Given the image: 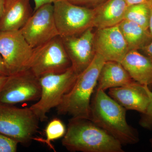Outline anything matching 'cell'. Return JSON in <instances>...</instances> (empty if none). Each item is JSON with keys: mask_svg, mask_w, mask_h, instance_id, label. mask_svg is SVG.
Wrapping results in <instances>:
<instances>
[{"mask_svg": "<svg viewBox=\"0 0 152 152\" xmlns=\"http://www.w3.org/2000/svg\"><path fill=\"white\" fill-rule=\"evenodd\" d=\"M91 100L90 120L122 145L138 142L137 131L127 122L126 110L105 91L97 88Z\"/></svg>", "mask_w": 152, "mask_h": 152, "instance_id": "cell-1", "label": "cell"}, {"mask_svg": "<svg viewBox=\"0 0 152 152\" xmlns=\"http://www.w3.org/2000/svg\"><path fill=\"white\" fill-rule=\"evenodd\" d=\"M62 143L71 152H124L119 141L91 120L84 118L69 120Z\"/></svg>", "mask_w": 152, "mask_h": 152, "instance_id": "cell-2", "label": "cell"}, {"mask_svg": "<svg viewBox=\"0 0 152 152\" xmlns=\"http://www.w3.org/2000/svg\"><path fill=\"white\" fill-rule=\"evenodd\" d=\"M105 61L103 57L96 53L92 62L77 75L70 90L56 108L58 114L90 119L91 100Z\"/></svg>", "mask_w": 152, "mask_h": 152, "instance_id": "cell-3", "label": "cell"}, {"mask_svg": "<svg viewBox=\"0 0 152 152\" xmlns=\"http://www.w3.org/2000/svg\"><path fill=\"white\" fill-rule=\"evenodd\" d=\"M77 75L72 67L60 74H48L39 78L41 86L40 97L29 107L40 121L47 119V114L59 105L64 96L70 90Z\"/></svg>", "mask_w": 152, "mask_h": 152, "instance_id": "cell-4", "label": "cell"}, {"mask_svg": "<svg viewBox=\"0 0 152 152\" xmlns=\"http://www.w3.org/2000/svg\"><path fill=\"white\" fill-rule=\"evenodd\" d=\"M39 118L30 107L20 108L0 103V133L26 145L34 139Z\"/></svg>", "mask_w": 152, "mask_h": 152, "instance_id": "cell-5", "label": "cell"}, {"mask_svg": "<svg viewBox=\"0 0 152 152\" xmlns=\"http://www.w3.org/2000/svg\"><path fill=\"white\" fill-rule=\"evenodd\" d=\"M71 67L60 36L34 48L29 69L38 78L46 74L62 73Z\"/></svg>", "mask_w": 152, "mask_h": 152, "instance_id": "cell-6", "label": "cell"}, {"mask_svg": "<svg viewBox=\"0 0 152 152\" xmlns=\"http://www.w3.org/2000/svg\"><path fill=\"white\" fill-rule=\"evenodd\" d=\"M54 15L61 37L76 35L93 27L94 8L77 5L68 0L54 3Z\"/></svg>", "mask_w": 152, "mask_h": 152, "instance_id": "cell-7", "label": "cell"}, {"mask_svg": "<svg viewBox=\"0 0 152 152\" xmlns=\"http://www.w3.org/2000/svg\"><path fill=\"white\" fill-rule=\"evenodd\" d=\"M33 52L20 30L0 32V54L10 76L29 69Z\"/></svg>", "mask_w": 152, "mask_h": 152, "instance_id": "cell-8", "label": "cell"}, {"mask_svg": "<svg viewBox=\"0 0 152 152\" xmlns=\"http://www.w3.org/2000/svg\"><path fill=\"white\" fill-rule=\"evenodd\" d=\"M41 94L39 78L27 70L9 76L0 93V103L13 105L38 100Z\"/></svg>", "mask_w": 152, "mask_h": 152, "instance_id": "cell-9", "label": "cell"}, {"mask_svg": "<svg viewBox=\"0 0 152 152\" xmlns=\"http://www.w3.org/2000/svg\"><path fill=\"white\" fill-rule=\"evenodd\" d=\"M20 31L33 48L59 36L55 22L53 4H46L34 11Z\"/></svg>", "mask_w": 152, "mask_h": 152, "instance_id": "cell-10", "label": "cell"}, {"mask_svg": "<svg viewBox=\"0 0 152 152\" xmlns=\"http://www.w3.org/2000/svg\"><path fill=\"white\" fill-rule=\"evenodd\" d=\"M94 28L76 35L61 37L72 67L77 75L88 66L96 55Z\"/></svg>", "mask_w": 152, "mask_h": 152, "instance_id": "cell-11", "label": "cell"}, {"mask_svg": "<svg viewBox=\"0 0 152 152\" xmlns=\"http://www.w3.org/2000/svg\"><path fill=\"white\" fill-rule=\"evenodd\" d=\"M94 48L106 61L121 63L129 51L118 25L97 29L95 32Z\"/></svg>", "mask_w": 152, "mask_h": 152, "instance_id": "cell-12", "label": "cell"}, {"mask_svg": "<svg viewBox=\"0 0 152 152\" xmlns=\"http://www.w3.org/2000/svg\"><path fill=\"white\" fill-rule=\"evenodd\" d=\"M146 86L134 81L126 86L109 89L108 95L126 110L143 113L150 101Z\"/></svg>", "mask_w": 152, "mask_h": 152, "instance_id": "cell-13", "label": "cell"}, {"mask_svg": "<svg viewBox=\"0 0 152 152\" xmlns=\"http://www.w3.org/2000/svg\"><path fill=\"white\" fill-rule=\"evenodd\" d=\"M31 15L30 0H5L0 32L20 29Z\"/></svg>", "mask_w": 152, "mask_h": 152, "instance_id": "cell-14", "label": "cell"}, {"mask_svg": "<svg viewBox=\"0 0 152 152\" xmlns=\"http://www.w3.org/2000/svg\"><path fill=\"white\" fill-rule=\"evenodd\" d=\"M128 7L125 0H106L94 8L93 27L100 29L117 26L124 20Z\"/></svg>", "mask_w": 152, "mask_h": 152, "instance_id": "cell-15", "label": "cell"}, {"mask_svg": "<svg viewBox=\"0 0 152 152\" xmlns=\"http://www.w3.org/2000/svg\"><path fill=\"white\" fill-rule=\"evenodd\" d=\"M121 63L135 81L152 87V63L140 52L129 51Z\"/></svg>", "mask_w": 152, "mask_h": 152, "instance_id": "cell-16", "label": "cell"}, {"mask_svg": "<svg viewBox=\"0 0 152 152\" xmlns=\"http://www.w3.org/2000/svg\"><path fill=\"white\" fill-rule=\"evenodd\" d=\"M134 81L121 63L106 61L99 75L96 88L105 91L108 89L130 84Z\"/></svg>", "mask_w": 152, "mask_h": 152, "instance_id": "cell-17", "label": "cell"}, {"mask_svg": "<svg viewBox=\"0 0 152 152\" xmlns=\"http://www.w3.org/2000/svg\"><path fill=\"white\" fill-rule=\"evenodd\" d=\"M129 51L140 50L152 40L148 29L136 23L124 20L118 25Z\"/></svg>", "mask_w": 152, "mask_h": 152, "instance_id": "cell-18", "label": "cell"}, {"mask_svg": "<svg viewBox=\"0 0 152 152\" xmlns=\"http://www.w3.org/2000/svg\"><path fill=\"white\" fill-rule=\"evenodd\" d=\"M151 5L139 4L128 6L124 20L134 22L148 29Z\"/></svg>", "mask_w": 152, "mask_h": 152, "instance_id": "cell-19", "label": "cell"}, {"mask_svg": "<svg viewBox=\"0 0 152 152\" xmlns=\"http://www.w3.org/2000/svg\"><path fill=\"white\" fill-rule=\"evenodd\" d=\"M45 132L46 139L40 140V141L45 143L51 149L54 150L51 142L64 137L66 132V129L65 126L61 120L55 118L48 124Z\"/></svg>", "mask_w": 152, "mask_h": 152, "instance_id": "cell-20", "label": "cell"}, {"mask_svg": "<svg viewBox=\"0 0 152 152\" xmlns=\"http://www.w3.org/2000/svg\"><path fill=\"white\" fill-rule=\"evenodd\" d=\"M147 92L150 98L149 103L145 112L141 114L139 121V124L144 129L151 130L152 129V91L148 86H146Z\"/></svg>", "mask_w": 152, "mask_h": 152, "instance_id": "cell-21", "label": "cell"}, {"mask_svg": "<svg viewBox=\"0 0 152 152\" xmlns=\"http://www.w3.org/2000/svg\"><path fill=\"white\" fill-rule=\"evenodd\" d=\"M18 142L0 133V152H16Z\"/></svg>", "mask_w": 152, "mask_h": 152, "instance_id": "cell-22", "label": "cell"}, {"mask_svg": "<svg viewBox=\"0 0 152 152\" xmlns=\"http://www.w3.org/2000/svg\"><path fill=\"white\" fill-rule=\"evenodd\" d=\"M75 4L91 8L95 7L100 4L106 0H68Z\"/></svg>", "mask_w": 152, "mask_h": 152, "instance_id": "cell-23", "label": "cell"}, {"mask_svg": "<svg viewBox=\"0 0 152 152\" xmlns=\"http://www.w3.org/2000/svg\"><path fill=\"white\" fill-rule=\"evenodd\" d=\"M139 51L146 56L152 63V40Z\"/></svg>", "mask_w": 152, "mask_h": 152, "instance_id": "cell-24", "label": "cell"}, {"mask_svg": "<svg viewBox=\"0 0 152 152\" xmlns=\"http://www.w3.org/2000/svg\"><path fill=\"white\" fill-rule=\"evenodd\" d=\"M60 1L61 0H34L35 3V9L34 11L36 10L43 5L48 4H53Z\"/></svg>", "mask_w": 152, "mask_h": 152, "instance_id": "cell-25", "label": "cell"}, {"mask_svg": "<svg viewBox=\"0 0 152 152\" xmlns=\"http://www.w3.org/2000/svg\"><path fill=\"white\" fill-rule=\"evenodd\" d=\"M10 76L5 64L1 54H0V76L8 77Z\"/></svg>", "mask_w": 152, "mask_h": 152, "instance_id": "cell-26", "label": "cell"}, {"mask_svg": "<svg viewBox=\"0 0 152 152\" xmlns=\"http://www.w3.org/2000/svg\"><path fill=\"white\" fill-rule=\"evenodd\" d=\"M128 6L139 4H151L152 0H125Z\"/></svg>", "mask_w": 152, "mask_h": 152, "instance_id": "cell-27", "label": "cell"}, {"mask_svg": "<svg viewBox=\"0 0 152 152\" xmlns=\"http://www.w3.org/2000/svg\"><path fill=\"white\" fill-rule=\"evenodd\" d=\"M8 77L9 76H8V77H2V76H0V93L3 87H4V85L5 84Z\"/></svg>", "mask_w": 152, "mask_h": 152, "instance_id": "cell-28", "label": "cell"}, {"mask_svg": "<svg viewBox=\"0 0 152 152\" xmlns=\"http://www.w3.org/2000/svg\"><path fill=\"white\" fill-rule=\"evenodd\" d=\"M5 0H0V20L3 16L4 10Z\"/></svg>", "mask_w": 152, "mask_h": 152, "instance_id": "cell-29", "label": "cell"}, {"mask_svg": "<svg viewBox=\"0 0 152 152\" xmlns=\"http://www.w3.org/2000/svg\"><path fill=\"white\" fill-rule=\"evenodd\" d=\"M148 30L151 34L152 35V4L151 6V15H150Z\"/></svg>", "mask_w": 152, "mask_h": 152, "instance_id": "cell-30", "label": "cell"}, {"mask_svg": "<svg viewBox=\"0 0 152 152\" xmlns=\"http://www.w3.org/2000/svg\"><path fill=\"white\" fill-rule=\"evenodd\" d=\"M150 143H151V148H152V138L150 140Z\"/></svg>", "mask_w": 152, "mask_h": 152, "instance_id": "cell-31", "label": "cell"}]
</instances>
